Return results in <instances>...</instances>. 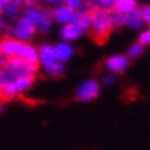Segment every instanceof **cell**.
<instances>
[{
	"label": "cell",
	"mask_w": 150,
	"mask_h": 150,
	"mask_svg": "<svg viewBox=\"0 0 150 150\" xmlns=\"http://www.w3.org/2000/svg\"><path fill=\"white\" fill-rule=\"evenodd\" d=\"M143 51H144V45H142V44H134V45H131V48H130V55H131V57H139Z\"/></svg>",
	"instance_id": "cell-20"
},
{
	"label": "cell",
	"mask_w": 150,
	"mask_h": 150,
	"mask_svg": "<svg viewBox=\"0 0 150 150\" xmlns=\"http://www.w3.org/2000/svg\"><path fill=\"white\" fill-rule=\"evenodd\" d=\"M4 3H6V0H0V13L4 10Z\"/></svg>",
	"instance_id": "cell-27"
},
{
	"label": "cell",
	"mask_w": 150,
	"mask_h": 150,
	"mask_svg": "<svg viewBox=\"0 0 150 150\" xmlns=\"http://www.w3.org/2000/svg\"><path fill=\"white\" fill-rule=\"evenodd\" d=\"M4 69L13 76V77H18V76H34L38 66L28 61V60H23V58H18V57H10L7 61H6V66Z\"/></svg>",
	"instance_id": "cell-3"
},
{
	"label": "cell",
	"mask_w": 150,
	"mask_h": 150,
	"mask_svg": "<svg viewBox=\"0 0 150 150\" xmlns=\"http://www.w3.org/2000/svg\"><path fill=\"white\" fill-rule=\"evenodd\" d=\"M98 93H99V85L95 80H88L82 83L80 88L77 89V98L80 100H91L96 98Z\"/></svg>",
	"instance_id": "cell-5"
},
{
	"label": "cell",
	"mask_w": 150,
	"mask_h": 150,
	"mask_svg": "<svg viewBox=\"0 0 150 150\" xmlns=\"http://www.w3.org/2000/svg\"><path fill=\"white\" fill-rule=\"evenodd\" d=\"M95 1H96L98 4H100L103 9H109V7L114 4V1H115V0H95Z\"/></svg>",
	"instance_id": "cell-24"
},
{
	"label": "cell",
	"mask_w": 150,
	"mask_h": 150,
	"mask_svg": "<svg viewBox=\"0 0 150 150\" xmlns=\"http://www.w3.org/2000/svg\"><path fill=\"white\" fill-rule=\"evenodd\" d=\"M12 79H13V76H12L6 69H1V70H0V89H1L9 80H12Z\"/></svg>",
	"instance_id": "cell-18"
},
{
	"label": "cell",
	"mask_w": 150,
	"mask_h": 150,
	"mask_svg": "<svg viewBox=\"0 0 150 150\" xmlns=\"http://www.w3.org/2000/svg\"><path fill=\"white\" fill-rule=\"evenodd\" d=\"M80 35H82V29L79 26H76L74 23H67L61 31V37L66 41H73V40L79 38Z\"/></svg>",
	"instance_id": "cell-11"
},
{
	"label": "cell",
	"mask_w": 150,
	"mask_h": 150,
	"mask_svg": "<svg viewBox=\"0 0 150 150\" xmlns=\"http://www.w3.org/2000/svg\"><path fill=\"white\" fill-rule=\"evenodd\" d=\"M92 37L96 42H103L112 29V12L109 9H96L91 13Z\"/></svg>",
	"instance_id": "cell-2"
},
{
	"label": "cell",
	"mask_w": 150,
	"mask_h": 150,
	"mask_svg": "<svg viewBox=\"0 0 150 150\" xmlns=\"http://www.w3.org/2000/svg\"><path fill=\"white\" fill-rule=\"evenodd\" d=\"M45 1H50V3H57L58 0H45Z\"/></svg>",
	"instance_id": "cell-30"
},
{
	"label": "cell",
	"mask_w": 150,
	"mask_h": 150,
	"mask_svg": "<svg viewBox=\"0 0 150 150\" xmlns=\"http://www.w3.org/2000/svg\"><path fill=\"white\" fill-rule=\"evenodd\" d=\"M0 99H1V92H0Z\"/></svg>",
	"instance_id": "cell-31"
},
{
	"label": "cell",
	"mask_w": 150,
	"mask_h": 150,
	"mask_svg": "<svg viewBox=\"0 0 150 150\" xmlns=\"http://www.w3.org/2000/svg\"><path fill=\"white\" fill-rule=\"evenodd\" d=\"M0 51L4 55H10V57H18V58H23L28 60L34 64H38V51L35 50L32 45L22 42V41H15V40H1L0 41Z\"/></svg>",
	"instance_id": "cell-1"
},
{
	"label": "cell",
	"mask_w": 150,
	"mask_h": 150,
	"mask_svg": "<svg viewBox=\"0 0 150 150\" xmlns=\"http://www.w3.org/2000/svg\"><path fill=\"white\" fill-rule=\"evenodd\" d=\"M103 82H105V83L108 85V83H112V82H114V79H112V77H109V79H105Z\"/></svg>",
	"instance_id": "cell-28"
},
{
	"label": "cell",
	"mask_w": 150,
	"mask_h": 150,
	"mask_svg": "<svg viewBox=\"0 0 150 150\" xmlns=\"http://www.w3.org/2000/svg\"><path fill=\"white\" fill-rule=\"evenodd\" d=\"M34 83V76H18L13 77L12 80H9L1 89V99H10L15 95L21 93L22 91L28 89L31 85Z\"/></svg>",
	"instance_id": "cell-4"
},
{
	"label": "cell",
	"mask_w": 150,
	"mask_h": 150,
	"mask_svg": "<svg viewBox=\"0 0 150 150\" xmlns=\"http://www.w3.org/2000/svg\"><path fill=\"white\" fill-rule=\"evenodd\" d=\"M54 55L57 61H66L73 55V48L67 42H60L57 47H54Z\"/></svg>",
	"instance_id": "cell-10"
},
{
	"label": "cell",
	"mask_w": 150,
	"mask_h": 150,
	"mask_svg": "<svg viewBox=\"0 0 150 150\" xmlns=\"http://www.w3.org/2000/svg\"><path fill=\"white\" fill-rule=\"evenodd\" d=\"M73 23L76 26H79L82 31L83 29H89L91 28V23H92L91 13L89 12H79V13H76V18H74V22Z\"/></svg>",
	"instance_id": "cell-14"
},
{
	"label": "cell",
	"mask_w": 150,
	"mask_h": 150,
	"mask_svg": "<svg viewBox=\"0 0 150 150\" xmlns=\"http://www.w3.org/2000/svg\"><path fill=\"white\" fill-rule=\"evenodd\" d=\"M106 67L111 71L121 73V71H124L128 67V58L125 55H114V57L106 60Z\"/></svg>",
	"instance_id": "cell-8"
},
{
	"label": "cell",
	"mask_w": 150,
	"mask_h": 150,
	"mask_svg": "<svg viewBox=\"0 0 150 150\" xmlns=\"http://www.w3.org/2000/svg\"><path fill=\"white\" fill-rule=\"evenodd\" d=\"M41 16H42V9H38V7H34V6H28L23 12V19L29 21L34 25H37L40 22Z\"/></svg>",
	"instance_id": "cell-13"
},
{
	"label": "cell",
	"mask_w": 150,
	"mask_h": 150,
	"mask_svg": "<svg viewBox=\"0 0 150 150\" xmlns=\"http://www.w3.org/2000/svg\"><path fill=\"white\" fill-rule=\"evenodd\" d=\"M142 23H143V19L133 18V16H130V15H128V22H127V25H131L133 28H140V26H142Z\"/></svg>",
	"instance_id": "cell-21"
},
{
	"label": "cell",
	"mask_w": 150,
	"mask_h": 150,
	"mask_svg": "<svg viewBox=\"0 0 150 150\" xmlns=\"http://www.w3.org/2000/svg\"><path fill=\"white\" fill-rule=\"evenodd\" d=\"M47 71L50 73V74H52V76H60L63 71H64V66L61 64V61H54L52 64H50V66H47Z\"/></svg>",
	"instance_id": "cell-16"
},
{
	"label": "cell",
	"mask_w": 150,
	"mask_h": 150,
	"mask_svg": "<svg viewBox=\"0 0 150 150\" xmlns=\"http://www.w3.org/2000/svg\"><path fill=\"white\" fill-rule=\"evenodd\" d=\"M128 22V15L122 13H112V25H127Z\"/></svg>",
	"instance_id": "cell-17"
},
{
	"label": "cell",
	"mask_w": 150,
	"mask_h": 150,
	"mask_svg": "<svg viewBox=\"0 0 150 150\" xmlns=\"http://www.w3.org/2000/svg\"><path fill=\"white\" fill-rule=\"evenodd\" d=\"M63 1H64V4H66L67 7H70V9H73V10L80 9L82 4H83V0H63Z\"/></svg>",
	"instance_id": "cell-19"
},
{
	"label": "cell",
	"mask_w": 150,
	"mask_h": 150,
	"mask_svg": "<svg viewBox=\"0 0 150 150\" xmlns=\"http://www.w3.org/2000/svg\"><path fill=\"white\" fill-rule=\"evenodd\" d=\"M140 44H142V45L150 44V28L147 29V31H144V32L140 35Z\"/></svg>",
	"instance_id": "cell-22"
},
{
	"label": "cell",
	"mask_w": 150,
	"mask_h": 150,
	"mask_svg": "<svg viewBox=\"0 0 150 150\" xmlns=\"http://www.w3.org/2000/svg\"><path fill=\"white\" fill-rule=\"evenodd\" d=\"M142 15H143V21L150 25V6H146L144 9H142Z\"/></svg>",
	"instance_id": "cell-23"
},
{
	"label": "cell",
	"mask_w": 150,
	"mask_h": 150,
	"mask_svg": "<svg viewBox=\"0 0 150 150\" xmlns=\"http://www.w3.org/2000/svg\"><path fill=\"white\" fill-rule=\"evenodd\" d=\"M41 32H45V31H48L51 26V13L48 10H45V9H42V16H41V19H40V22L35 25Z\"/></svg>",
	"instance_id": "cell-15"
},
{
	"label": "cell",
	"mask_w": 150,
	"mask_h": 150,
	"mask_svg": "<svg viewBox=\"0 0 150 150\" xmlns=\"http://www.w3.org/2000/svg\"><path fill=\"white\" fill-rule=\"evenodd\" d=\"M34 34H35V25L22 18V19L18 22V25H16L15 35H16L19 40L28 41V40H31V38L34 37Z\"/></svg>",
	"instance_id": "cell-6"
},
{
	"label": "cell",
	"mask_w": 150,
	"mask_h": 150,
	"mask_svg": "<svg viewBox=\"0 0 150 150\" xmlns=\"http://www.w3.org/2000/svg\"><path fill=\"white\" fill-rule=\"evenodd\" d=\"M0 111H1V105H0Z\"/></svg>",
	"instance_id": "cell-32"
},
{
	"label": "cell",
	"mask_w": 150,
	"mask_h": 150,
	"mask_svg": "<svg viewBox=\"0 0 150 150\" xmlns=\"http://www.w3.org/2000/svg\"><path fill=\"white\" fill-rule=\"evenodd\" d=\"M23 1H25L26 4H29V6H34V4H35L38 0H23Z\"/></svg>",
	"instance_id": "cell-26"
},
{
	"label": "cell",
	"mask_w": 150,
	"mask_h": 150,
	"mask_svg": "<svg viewBox=\"0 0 150 150\" xmlns=\"http://www.w3.org/2000/svg\"><path fill=\"white\" fill-rule=\"evenodd\" d=\"M112 6L117 13L130 15L131 12H134L137 9V1L136 0H115Z\"/></svg>",
	"instance_id": "cell-9"
},
{
	"label": "cell",
	"mask_w": 150,
	"mask_h": 150,
	"mask_svg": "<svg viewBox=\"0 0 150 150\" xmlns=\"http://www.w3.org/2000/svg\"><path fill=\"white\" fill-rule=\"evenodd\" d=\"M6 61H7V60H6L4 54H3V52L0 51V67H1V69H3L4 66H6Z\"/></svg>",
	"instance_id": "cell-25"
},
{
	"label": "cell",
	"mask_w": 150,
	"mask_h": 150,
	"mask_svg": "<svg viewBox=\"0 0 150 150\" xmlns=\"http://www.w3.org/2000/svg\"><path fill=\"white\" fill-rule=\"evenodd\" d=\"M3 26H4V22H3V19H1V18H0V29H1V28H3Z\"/></svg>",
	"instance_id": "cell-29"
},
{
	"label": "cell",
	"mask_w": 150,
	"mask_h": 150,
	"mask_svg": "<svg viewBox=\"0 0 150 150\" xmlns=\"http://www.w3.org/2000/svg\"><path fill=\"white\" fill-rule=\"evenodd\" d=\"M54 18L55 21L61 22V23H73L74 22V18H76V10L67 7V6H60L54 10Z\"/></svg>",
	"instance_id": "cell-7"
},
{
	"label": "cell",
	"mask_w": 150,
	"mask_h": 150,
	"mask_svg": "<svg viewBox=\"0 0 150 150\" xmlns=\"http://www.w3.org/2000/svg\"><path fill=\"white\" fill-rule=\"evenodd\" d=\"M38 57H40L41 63H42L45 67H47V66H50V64H52V63L55 61L54 48H52V47H50V45H42V47L40 48Z\"/></svg>",
	"instance_id": "cell-12"
}]
</instances>
